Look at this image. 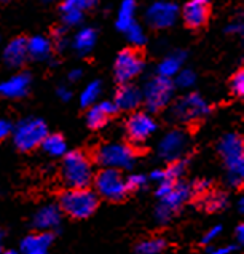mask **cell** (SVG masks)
Returning a JSON list of instances; mask_svg holds the SVG:
<instances>
[{"instance_id": "obj_1", "label": "cell", "mask_w": 244, "mask_h": 254, "mask_svg": "<svg viewBox=\"0 0 244 254\" xmlns=\"http://www.w3.org/2000/svg\"><path fill=\"white\" fill-rule=\"evenodd\" d=\"M96 192L85 189H67L59 197V209L74 219H86L98 209Z\"/></svg>"}, {"instance_id": "obj_2", "label": "cell", "mask_w": 244, "mask_h": 254, "mask_svg": "<svg viewBox=\"0 0 244 254\" xmlns=\"http://www.w3.org/2000/svg\"><path fill=\"white\" fill-rule=\"evenodd\" d=\"M61 174L64 184L69 189H85L93 181V165L85 154L74 150L64 155Z\"/></svg>"}, {"instance_id": "obj_3", "label": "cell", "mask_w": 244, "mask_h": 254, "mask_svg": "<svg viewBox=\"0 0 244 254\" xmlns=\"http://www.w3.org/2000/svg\"><path fill=\"white\" fill-rule=\"evenodd\" d=\"M219 152L224 157L228 170V183L232 186H241L244 178V144L241 136L227 134L219 144Z\"/></svg>"}, {"instance_id": "obj_4", "label": "cell", "mask_w": 244, "mask_h": 254, "mask_svg": "<svg viewBox=\"0 0 244 254\" xmlns=\"http://www.w3.org/2000/svg\"><path fill=\"white\" fill-rule=\"evenodd\" d=\"M13 141L14 146L23 152H29L39 147L47 133L45 122L40 119H24L21 120L13 129Z\"/></svg>"}, {"instance_id": "obj_5", "label": "cell", "mask_w": 244, "mask_h": 254, "mask_svg": "<svg viewBox=\"0 0 244 254\" xmlns=\"http://www.w3.org/2000/svg\"><path fill=\"white\" fill-rule=\"evenodd\" d=\"M96 160L104 168L110 170H128L136 162V152L126 144L112 142L100 146L96 152Z\"/></svg>"}, {"instance_id": "obj_6", "label": "cell", "mask_w": 244, "mask_h": 254, "mask_svg": "<svg viewBox=\"0 0 244 254\" xmlns=\"http://www.w3.org/2000/svg\"><path fill=\"white\" fill-rule=\"evenodd\" d=\"M96 195L109 201H120L126 197L129 192L126 187V179L121 176L118 170L104 168L100 170L95 178Z\"/></svg>"}, {"instance_id": "obj_7", "label": "cell", "mask_w": 244, "mask_h": 254, "mask_svg": "<svg viewBox=\"0 0 244 254\" xmlns=\"http://www.w3.org/2000/svg\"><path fill=\"white\" fill-rule=\"evenodd\" d=\"M172 94H174L172 82L169 78L158 75L147 82L142 93V99L146 101V106L150 112H158L171 103Z\"/></svg>"}, {"instance_id": "obj_8", "label": "cell", "mask_w": 244, "mask_h": 254, "mask_svg": "<svg viewBox=\"0 0 244 254\" xmlns=\"http://www.w3.org/2000/svg\"><path fill=\"white\" fill-rule=\"evenodd\" d=\"M144 67V60L141 53L134 48H125L120 52L117 60H115V80L120 85L129 83L134 77H138Z\"/></svg>"}, {"instance_id": "obj_9", "label": "cell", "mask_w": 244, "mask_h": 254, "mask_svg": "<svg viewBox=\"0 0 244 254\" xmlns=\"http://www.w3.org/2000/svg\"><path fill=\"white\" fill-rule=\"evenodd\" d=\"M158 129L155 119L148 112L136 111L126 120V134L133 142H144Z\"/></svg>"}, {"instance_id": "obj_10", "label": "cell", "mask_w": 244, "mask_h": 254, "mask_svg": "<svg viewBox=\"0 0 244 254\" xmlns=\"http://www.w3.org/2000/svg\"><path fill=\"white\" fill-rule=\"evenodd\" d=\"M209 106L207 103L196 93L187 94V96L181 98L172 107V114L177 120L182 122H190V120H196L203 115L209 114Z\"/></svg>"}, {"instance_id": "obj_11", "label": "cell", "mask_w": 244, "mask_h": 254, "mask_svg": "<svg viewBox=\"0 0 244 254\" xmlns=\"http://www.w3.org/2000/svg\"><path fill=\"white\" fill-rule=\"evenodd\" d=\"M179 16V6L174 2H155L148 6L146 13V19L150 27L153 29H166L176 23Z\"/></svg>"}, {"instance_id": "obj_12", "label": "cell", "mask_w": 244, "mask_h": 254, "mask_svg": "<svg viewBox=\"0 0 244 254\" xmlns=\"http://www.w3.org/2000/svg\"><path fill=\"white\" fill-rule=\"evenodd\" d=\"M209 14H211L209 0H189L184 5L182 19L187 27L199 29L207 23Z\"/></svg>"}, {"instance_id": "obj_13", "label": "cell", "mask_w": 244, "mask_h": 254, "mask_svg": "<svg viewBox=\"0 0 244 254\" xmlns=\"http://www.w3.org/2000/svg\"><path fill=\"white\" fill-rule=\"evenodd\" d=\"M187 136L182 133V131H169L166 136L163 137L160 141V155L164 158V160H169V162H174V160H179V157H181L185 149H187Z\"/></svg>"}, {"instance_id": "obj_14", "label": "cell", "mask_w": 244, "mask_h": 254, "mask_svg": "<svg viewBox=\"0 0 244 254\" xmlns=\"http://www.w3.org/2000/svg\"><path fill=\"white\" fill-rule=\"evenodd\" d=\"M117 112L118 109L113 104V101H102V103L93 104L86 112V125L91 129H99Z\"/></svg>"}, {"instance_id": "obj_15", "label": "cell", "mask_w": 244, "mask_h": 254, "mask_svg": "<svg viewBox=\"0 0 244 254\" xmlns=\"http://www.w3.org/2000/svg\"><path fill=\"white\" fill-rule=\"evenodd\" d=\"M29 86H31V75L26 72L13 75L8 80L0 83V96L10 98V99H18L27 94Z\"/></svg>"}, {"instance_id": "obj_16", "label": "cell", "mask_w": 244, "mask_h": 254, "mask_svg": "<svg viewBox=\"0 0 244 254\" xmlns=\"http://www.w3.org/2000/svg\"><path fill=\"white\" fill-rule=\"evenodd\" d=\"M141 103H142V93L138 86L129 83L118 86L113 99V104L117 106L118 111H134Z\"/></svg>"}, {"instance_id": "obj_17", "label": "cell", "mask_w": 244, "mask_h": 254, "mask_svg": "<svg viewBox=\"0 0 244 254\" xmlns=\"http://www.w3.org/2000/svg\"><path fill=\"white\" fill-rule=\"evenodd\" d=\"M190 186H187V184H182V183H174L171 187V190L164 195L161 200V208H164L166 211H169L171 214L177 211L179 208H181L184 205V201L189 200L190 197Z\"/></svg>"}, {"instance_id": "obj_18", "label": "cell", "mask_w": 244, "mask_h": 254, "mask_svg": "<svg viewBox=\"0 0 244 254\" xmlns=\"http://www.w3.org/2000/svg\"><path fill=\"white\" fill-rule=\"evenodd\" d=\"M61 224V209L56 205H47L40 208L34 216V227L42 232H48Z\"/></svg>"}, {"instance_id": "obj_19", "label": "cell", "mask_w": 244, "mask_h": 254, "mask_svg": "<svg viewBox=\"0 0 244 254\" xmlns=\"http://www.w3.org/2000/svg\"><path fill=\"white\" fill-rule=\"evenodd\" d=\"M27 56H29L27 55V39L18 37V39H13L8 45H6L5 53H3V60L10 67L16 69V67L23 66Z\"/></svg>"}, {"instance_id": "obj_20", "label": "cell", "mask_w": 244, "mask_h": 254, "mask_svg": "<svg viewBox=\"0 0 244 254\" xmlns=\"http://www.w3.org/2000/svg\"><path fill=\"white\" fill-rule=\"evenodd\" d=\"M53 242V235L49 232L27 235L21 242V253L23 254H47L49 245Z\"/></svg>"}, {"instance_id": "obj_21", "label": "cell", "mask_w": 244, "mask_h": 254, "mask_svg": "<svg viewBox=\"0 0 244 254\" xmlns=\"http://www.w3.org/2000/svg\"><path fill=\"white\" fill-rule=\"evenodd\" d=\"M53 43L43 35H34L27 40V55H31L34 60H47L51 55Z\"/></svg>"}, {"instance_id": "obj_22", "label": "cell", "mask_w": 244, "mask_h": 254, "mask_svg": "<svg viewBox=\"0 0 244 254\" xmlns=\"http://www.w3.org/2000/svg\"><path fill=\"white\" fill-rule=\"evenodd\" d=\"M184 58H185V55L182 52H176V53L166 56L160 63V66H158V75L169 78L171 80V78L176 77L179 74V70H181V64L184 61Z\"/></svg>"}, {"instance_id": "obj_23", "label": "cell", "mask_w": 244, "mask_h": 254, "mask_svg": "<svg viewBox=\"0 0 244 254\" xmlns=\"http://www.w3.org/2000/svg\"><path fill=\"white\" fill-rule=\"evenodd\" d=\"M96 43V32L95 29L85 27L82 31H78L74 37V48L78 55H86L91 52V48Z\"/></svg>"}, {"instance_id": "obj_24", "label": "cell", "mask_w": 244, "mask_h": 254, "mask_svg": "<svg viewBox=\"0 0 244 254\" xmlns=\"http://www.w3.org/2000/svg\"><path fill=\"white\" fill-rule=\"evenodd\" d=\"M40 146L49 157H62L67 152V144L61 134H47Z\"/></svg>"}, {"instance_id": "obj_25", "label": "cell", "mask_w": 244, "mask_h": 254, "mask_svg": "<svg viewBox=\"0 0 244 254\" xmlns=\"http://www.w3.org/2000/svg\"><path fill=\"white\" fill-rule=\"evenodd\" d=\"M134 13H136L134 0H123L120 5L118 16H117V27L120 31H126V29L134 23Z\"/></svg>"}, {"instance_id": "obj_26", "label": "cell", "mask_w": 244, "mask_h": 254, "mask_svg": "<svg viewBox=\"0 0 244 254\" xmlns=\"http://www.w3.org/2000/svg\"><path fill=\"white\" fill-rule=\"evenodd\" d=\"M100 91H102V83H100L99 80L88 83L80 94V104L83 107H91L99 99Z\"/></svg>"}, {"instance_id": "obj_27", "label": "cell", "mask_w": 244, "mask_h": 254, "mask_svg": "<svg viewBox=\"0 0 244 254\" xmlns=\"http://www.w3.org/2000/svg\"><path fill=\"white\" fill-rule=\"evenodd\" d=\"M185 168H187V160L171 162L166 170H161V181H171V183H176V181H179L184 176Z\"/></svg>"}, {"instance_id": "obj_28", "label": "cell", "mask_w": 244, "mask_h": 254, "mask_svg": "<svg viewBox=\"0 0 244 254\" xmlns=\"http://www.w3.org/2000/svg\"><path fill=\"white\" fill-rule=\"evenodd\" d=\"M227 205H228V198H227V195L222 192L207 193L204 198V208L211 213L220 211V209H224Z\"/></svg>"}, {"instance_id": "obj_29", "label": "cell", "mask_w": 244, "mask_h": 254, "mask_svg": "<svg viewBox=\"0 0 244 254\" xmlns=\"http://www.w3.org/2000/svg\"><path fill=\"white\" fill-rule=\"evenodd\" d=\"M164 250V240L161 238H147V240H142L136 253L138 254H160Z\"/></svg>"}, {"instance_id": "obj_30", "label": "cell", "mask_w": 244, "mask_h": 254, "mask_svg": "<svg viewBox=\"0 0 244 254\" xmlns=\"http://www.w3.org/2000/svg\"><path fill=\"white\" fill-rule=\"evenodd\" d=\"M96 3V0H64L61 5V13L62 11H82L91 8Z\"/></svg>"}, {"instance_id": "obj_31", "label": "cell", "mask_w": 244, "mask_h": 254, "mask_svg": "<svg viewBox=\"0 0 244 254\" xmlns=\"http://www.w3.org/2000/svg\"><path fill=\"white\" fill-rule=\"evenodd\" d=\"M126 35H128V40L133 43V45H142L144 42H146V35H144V31L142 27L138 24V23H133L126 29Z\"/></svg>"}, {"instance_id": "obj_32", "label": "cell", "mask_w": 244, "mask_h": 254, "mask_svg": "<svg viewBox=\"0 0 244 254\" xmlns=\"http://www.w3.org/2000/svg\"><path fill=\"white\" fill-rule=\"evenodd\" d=\"M230 91L238 98H241L244 94V72L241 69L236 72L232 77V80H230Z\"/></svg>"}, {"instance_id": "obj_33", "label": "cell", "mask_w": 244, "mask_h": 254, "mask_svg": "<svg viewBox=\"0 0 244 254\" xmlns=\"http://www.w3.org/2000/svg\"><path fill=\"white\" fill-rule=\"evenodd\" d=\"M196 82V75L192 70H179V74L176 75V85L181 88H190V86Z\"/></svg>"}, {"instance_id": "obj_34", "label": "cell", "mask_w": 244, "mask_h": 254, "mask_svg": "<svg viewBox=\"0 0 244 254\" xmlns=\"http://www.w3.org/2000/svg\"><path fill=\"white\" fill-rule=\"evenodd\" d=\"M147 183V178L144 174H131L128 179H126V187L128 190H139Z\"/></svg>"}, {"instance_id": "obj_35", "label": "cell", "mask_w": 244, "mask_h": 254, "mask_svg": "<svg viewBox=\"0 0 244 254\" xmlns=\"http://www.w3.org/2000/svg\"><path fill=\"white\" fill-rule=\"evenodd\" d=\"M62 19L64 23H66L67 26H77L82 23L83 19V13L82 11H62Z\"/></svg>"}, {"instance_id": "obj_36", "label": "cell", "mask_w": 244, "mask_h": 254, "mask_svg": "<svg viewBox=\"0 0 244 254\" xmlns=\"http://www.w3.org/2000/svg\"><path fill=\"white\" fill-rule=\"evenodd\" d=\"M209 181L207 179H196L193 186L190 187V193H195V195H206L209 192Z\"/></svg>"}, {"instance_id": "obj_37", "label": "cell", "mask_w": 244, "mask_h": 254, "mask_svg": "<svg viewBox=\"0 0 244 254\" xmlns=\"http://www.w3.org/2000/svg\"><path fill=\"white\" fill-rule=\"evenodd\" d=\"M222 232V226H215V227H212L211 230H207L206 234H204V237H203V243L204 245H209V243H212L215 238L219 237V234Z\"/></svg>"}, {"instance_id": "obj_38", "label": "cell", "mask_w": 244, "mask_h": 254, "mask_svg": "<svg viewBox=\"0 0 244 254\" xmlns=\"http://www.w3.org/2000/svg\"><path fill=\"white\" fill-rule=\"evenodd\" d=\"M11 129H13V127H11V123L8 120L0 119V141L5 139V137L11 133Z\"/></svg>"}, {"instance_id": "obj_39", "label": "cell", "mask_w": 244, "mask_h": 254, "mask_svg": "<svg viewBox=\"0 0 244 254\" xmlns=\"http://www.w3.org/2000/svg\"><path fill=\"white\" fill-rule=\"evenodd\" d=\"M225 31L228 34H243V24L240 23V21H238V23H230Z\"/></svg>"}, {"instance_id": "obj_40", "label": "cell", "mask_w": 244, "mask_h": 254, "mask_svg": "<svg viewBox=\"0 0 244 254\" xmlns=\"http://www.w3.org/2000/svg\"><path fill=\"white\" fill-rule=\"evenodd\" d=\"M57 96H59L62 101H69L72 98V93L69 88H66V86H59V88H57Z\"/></svg>"}, {"instance_id": "obj_41", "label": "cell", "mask_w": 244, "mask_h": 254, "mask_svg": "<svg viewBox=\"0 0 244 254\" xmlns=\"http://www.w3.org/2000/svg\"><path fill=\"white\" fill-rule=\"evenodd\" d=\"M82 75H83V70L82 69H74V70L69 72V80L77 82V80H80Z\"/></svg>"}, {"instance_id": "obj_42", "label": "cell", "mask_w": 244, "mask_h": 254, "mask_svg": "<svg viewBox=\"0 0 244 254\" xmlns=\"http://www.w3.org/2000/svg\"><path fill=\"white\" fill-rule=\"evenodd\" d=\"M232 250H233V246H220V248H215L207 254H230Z\"/></svg>"}, {"instance_id": "obj_43", "label": "cell", "mask_w": 244, "mask_h": 254, "mask_svg": "<svg viewBox=\"0 0 244 254\" xmlns=\"http://www.w3.org/2000/svg\"><path fill=\"white\" fill-rule=\"evenodd\" d=\"M235 235H236V242H238V243L241 245V243L244 242V226H243V224H240V226L236 227Z\"/></svg>"}, {"instance_id": "obj_44", "label": "cell", "mask_w": 244, "mask_h": 254, "mask_svg": "<svg viewBox=\"0 0 244 254\" xmlns=\"http://www.w3.org/2000/svg\"><path fill=\"white\" fill-rule=\"evenodd\" d=\"M238 209H240V213L244 211V200L243 198H240V201H238Z\"/></svg>"}, {"instance_id": "obj_45", "label": "cell", "mask_w": 244, "mask_h": 254, "mask_svg": "<svg viewBox=\"0 0 244 254\" xmlns=\"http://www.w3.org/2000/svg\"><path fill=\"white\" fill-rule=\"evenodd\" d=\"M3 254H23V253H18V251H14V250H10V251H5Z\"/></svg>"}, {"instance_id": "obj_46", "label": "cell", "mask_w": 244, "mask_h": 254, "mask_svg": "<svg viewBox=\"0 0 244 254\" xmlns=\"http://www.w3.org/2000/svg\"><path fill=\"white\" fill-rule=\"evenodd\" d=\"M0 250H2V230H0Z\"/></svg>"}]
</instances>
